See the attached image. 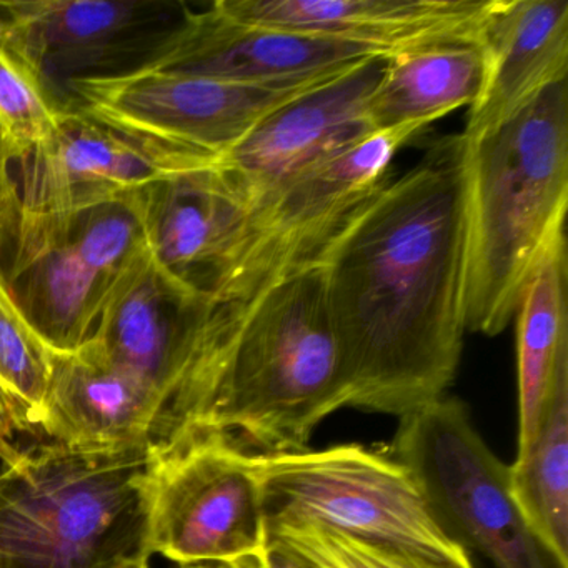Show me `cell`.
<instances>
[{"mask_svg":"<svg viewBox=\"0 0 568 568\" xmlns=\"http://www.w3.org/2000/svg\"><path fill=\"white\" fill-rule=\"evenodd\" d=\"M462 134L382 184L321 248L347 407L414 414L445 397L464 347Z\"/></svg>","mask_w":568,"mask_h":568,"instance_id":"obj_1","label":"cell"},{"mask_svg":"<svg viewBox=\"0 0 568 568\" xmlns=\"http://www.w3.org/2000/svg\"><path fill=\"white\" fill-rule=\"evenodd\" d=\"M347 405L324 268L312 258L244 297L212 301L179 435L221 432L248 454H297Z\"/></svg>","mask_w":568,"mask_h":568,"instance_id":"obj_2","label":"cell"},{"mask_svg":"<svg viewBox=\"0 0 568 568\" xmlns=\"http://www.w3.org/2000/svg\"><path fill=\"white\" fill-rule=\"evenodd\" d=\"M464 138V135H462ZM465 331L500 334L568 209L567 79L504 124L465 139Z\"/></svg>","mask_w":568,"mask_h":568,"instance_id":"obj_3","label":"cell"},{"mask_svg":"<svg viewBox=\"0 0 568 568\" xmlns=\"http://www.w3.org/2000/svg\"><path fill=\"white\" fill-rule=\"evenodd\" d=\"M145 452L91 454L0 427V568H114L141 554Z\"/></svg>","mask_w":568,"mask_h":568,"instance_id":"obj_4","label":"cell"},{"mask_svg":"<svg viewBox=\"0 0 568 568\" xmlns=\"http://www.w3.org/2000/svg\"><path fill=\"white\" fill-rule=\"evenodd\" d=\"M265 520L318 521L434 568H474L432 514L410 471L358 444L248 458Z\"/></svg>","mask_w":568,"mask_h":568,"instance_id":"obj_5","label":"cell"},{"mask_svg":"<svg viewBox=\"0 0 568 568\" xmlns=\"http://www.w3.org/2000/svg\"><path fill=\"white\" fill-rule=\"evenodd\" d=\"M251 454L221 432L149 445L139 474L141 554L179 567L232 564L267 547Z\"/></svg>","mask_w":568,"mask_h":568,"instance_id":"obj_6","label":"cell"},{"mask_svg":"<svg viewBox=\"0 0 568 568\" xmlns=\"http://www.w3.org/2000/svg\"><path fill=\"white\" fill-rule=\"evenodd\" d=\"M9 287L54 354L84 345L119 278L148 254L134 194L71 214L16 219Z\"/></svg>","mask_w":568,"mask_h":568,"instance_id":"obj_7","label":"cell"},{"mask_svg":"<svg viewBox=\"0 0 568 568\" xmlns=\"http://www.w3.org/2000/svg\"><path fill=\"white\" fill-rule=\"evenodd\" d=\"M390 454L452 540L495 568H558L515 504L510 467L485 444L458 398L400 417Z\"/></svg>","mask_w":568,"mask_h":568,"instance_id":"obj_8","label":"cell"},{"mask_svg":"<svg viewBox=\"0 0 568 568\" xmlns=\"http://www.w3.org/2000/svg\"><path fill=\"white\" fill-rule=\"evenodd\" d=\"M189 9L174 0L0 2V41L38 74L62 108L71 82L152 68Z\"/></svg>","mask_w":568,"mask_h":568,"instance_id":"obj_9","label":"cell"},{"mask_svg":"<svg viewBox=\"0 0 568 568\" xmlns=\"http://www.w3.org/2000/svg\"><path fill=\"white\" fill-rule=\"evenodd\" d=\"M424 129L374 132L278 185L251 212L241 255L214 302L244 297L312 261L344 222L384 184L392 159Z\"/></svg>","mask_w":568,"mask_h":568,"instance_id":"obj_10","label":"cell"},{"mask_svg":"<svg viewBox=\"0 0 568 568\" xmlns=\"http://www.w3.org/2000/svg\"><path fill=\"white\" fill-rule=\"evenodd\" d=\"M317 84L255 88L148 68L71 82L62 108L169 148L221 159L265 115Z\"/></svg>","mask_w":568,"mask_h":568,"instance_id":"obj_11","label":"cell"},{"mask_svg":"<svg viewBox=\"0 0 568 568\" xmlns=\"http://www.w3.org/2000/svg\"><path fill=\"white\" fill-rule=\"evenodd\" d=\"M217 161L64 109L55 134L18 162V217L84 211Z\"/></svg>","mask_w":568,"mask_h":568,"instance_id":"obj_12","label":"cell"},{"mask_svg":"<svg viewBox=\"0 0 568 568\" xmlns=\"http://www.w3.org/2000/svg\"><path fill=\"white\" fill-rule=\"evenodd\" d=\"M211 307V298L169 277L148 251L119 278L99 315L89 341L162 398L164 417L152 444L171 437Z\"/></svg>","mask_w":568,"mask_h":568,"instance_id":"obj_13","label":"cell"},{"mask_svg":"<svg viewBox=\"0 0 568 568\" xmlns=\"http://www.w3.org/2000/svg\"><path fill=\"white\" fill-rule=\"evenodd\" d=\"M152 261L178 284L214 298L244 247L251 202L221 162L134 192Z\"/></svg>","mask_w":568,"mask_h":568,"instance_id":"obj_14","label":"cell"},{"mask_svg":"<svg viewBox=\"0 0 568 568\" xmlns=\"http://www.w3.org/2000/svg\"><path fill=\"white\" fill-rule=\"evenodd\" d=\"M388 55H375L265 115L219 159L254 209L318 159L374 134L367 104Z\"/></svg>","mask_w":568,"mask_h":568,"instance_id":"obj_15","label":"cell"},{"mask_svg":"<svg viewBox=\"0 0 568 568\" xmlns=\"http://www.w3.org/2000/svg\"><path fill=\"white\" fill-rule=\"evenodd\" d=\"M378 49L338 39L245 24L219 11L189 9L184 24L152 68L231 84L292 88L327 81Z\"/></svg>","mask_w":568,"mask_h":568,"instance_id":"obj_16","label":"cell"},{"mask_svg":"<svg viewBox=\"0 0 568 568\" xmlns=\"http://www.w3.org/2000/svg\"><path fill=\"white\" fill-rule=\"evenodd\" d=\"M162 417L164 404L158 392L88 341L52 357L36 428L71 450L119 454L148 450Z\"/></svg>","mask_w":568,"mask_h":568,"instance_id":"obj_17","label":"cell"},{"mask_svg":"<svg viewBox=\"0 0 568 568\" xmlns=\"http://www.w3.org/2000/svg\"><path fill=\"white\" fill-rule=\"evenodd\" d=\"M494 0H217L245 24L338 39L385 54L477 38Z\"/></svg>","mask_w":568,"mask_h":568,"instance_id":"obj_18","label":"cell"},{"mask_svg":"<svg viewBox=\"0 0 568 568\" xmlns=\"http://www.w3.org/2000/svg\"><path fill=\"white\" fill-rule=\"evenodd\" d=\"M480 39L487 75L468 109L465 139L504 124L541 89L567 79L568 2L494 0Z\"/></svg>","mask_w":568,"mask_h":568,"instance_id":"obj_19","label":"cell"},{"mask_svg":"<svg viewBox=\"0 0 568 568\" xmlns=\"http://www.w3.org/2000/svg\"><path fill=\"white\" fill-rule=\"evenodd\" d=\"M480 36L432 42L390 54L367 104L372 131L425 129L458 108H470L485 84Z\"/></svg>","mask_w":568,"mask_h":568,"instance_id":"obj_20","label":"cell"},{"mask_svg":"<svg viewBox=\"0 0 568 568\" xmlns=\"http://www.w3.org/2000/svg\"><path fill=\"white\" fill-rule=\"evenodd\" d=\"M567 239L545 252L517 312L518 452L534 440L551 390L568 378Z\"/></svg>","mask_w":568,"mask_h":568,"instance_id":"obj_21","label":"cell"},{"mask_svg":"<svg viewBox=\"0 0 568 568\" xmlns=\"http://www.w3.org/2000/svg\"><path fill=\"white\" fill-rule=\"evenodd\" d=\"M510 467L515 504L558 568H568V378L551 390L534 440Z\"/></svg>","mask_w":568,"mask_h":568,"instance_id":"obj_22","label":"cell"},{"mask_svg":"<svg viewBox=\"0 0 568 568\" xmlns=\"http://www.w3.org/2000/svg\"><path fill=\"white\" fill-rule=\"evenodd\" d=\"M54 352L32 327L0 267V395L36 427L51 381Z\"/></svg>","mask_w":568,"mask_h":568,"instance_id":"obj_23","label":"cell"},{"mask_svg":"<svg viewBox=\"0 0 568 568\" xmlns=\"http://www.w3.org/2000/svg\"><path fill=\"white\" fill-rule=\"evenodd\" d=\"M267 548L297 568H434L307 518H267Z\"/></svg>","mask_w":568,"mask_h":568,"instance_id":"obj_24","label":"cell"},{"mask_svg":"<svg viewBox=\"0 0 568 568\" xmlns=\"http://www.w3.org/2000/svg\"><path fill=\"white\" fill-rule=\"evenodd\" d=\"M64 109L34 71L0 41V141L12 164L41 148L58 131Z\"/></svg>","mask_w":568,"mask_h":568,"instance_id":"obj_25","label":"cell"},{"mask_svg":"<svg viewBox=\"0 0 568 568\" xmlns=\"http://www.w3.org/2000/svg\"><path fill=\"white\" fill-rule=\"evenodd\" d=\"M11 159L0 141V227L11 237L18 219V192L11 174ZM11 241V239H9Z\"/></svg>","mask_w":568,"mask_h":568,"instance_id":"obj_26","label":"cell"},{"mask_svg":"<svg viewBox=\"0 0 568 568\" xmlns=\"http://www.w3.org/2000/svg\"><path fill=\"white\" fill-rule=\"evenodd\" d=\"M227 565L231 568H297L287 558L282 557L281 554L267 547H265V550L258 551V554L241 558V560H235Z\"/></svg>","mask_w":568,"mask_h":568,"instance_id":"obj_27","label":"cell"},{"mask_svg":"<svg viewBox=\"0 0 568 568\" xmlns=\"http://www.w3.org/2000/svg\"><path fill=\"white\" fill-rule=\"evenodd\" d=\"M114 568H149V557L142 554L132 555Z\"/></svg>","mask_w":568,"mask_h":568,"instance_id":"obj_28","label":"cell"},{"mask_svg":"<svg viewBox=\"0 0 568 568\" xmlns=\"http://www.w3.org/2000/svg\"><path fill=\"white\" fill-rule=\"evenodd\" d=\"M14 414L12 412V408L9 407L8 402H6V398L0 395V427L6 424V422L11 418V415ZM16 415V414H14Z\"/></svg>","mask_w":568,"mask_h":568,"instance_id":"obj_29","label":"cell"},{"mask_svg":"<svg viewBox=\"0 0 568 568\" xmlns=\"http://www.w3.org/2000/svg\"><path fill=\"white\" fill-rule=\"evenodd\" d=\"M179 568H231L225 564H201V565H184V567Z\"/></svg>","mask_w":568,"mask_h":568,"instance_id":"obj_30","label":"cell"},{"mask_svg":"<svg viewBox=\"0 0 568 568\" xmlns=\"http://www.w3.org/2000/svg\"><path fill=\"white\" fill-rule=\"evenodd\" d=\"M9 234L4 231V229L0 227V247L6 244V242L9 241Z\"/></svg>","mask_w":568,"mask_h":568,"instance_id":"obj_31","label":"cell"}]
</instances>
